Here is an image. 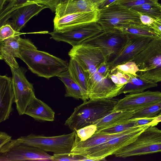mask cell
<instances>
[{
	"label": "cell",
	"mask_w": 161,
	"mask_h": 161,
	"mask_svg": "<svg viewBox=\"0 0 161 161\" xmlns=\"http://www.w3.org/2000/svg\"><path fill=\"white\" fill-rule=\"evenodd\" d=\"M20 58L38 76L49 79L68 69V63L47 52L39 51L29 39L20 37Z\"/></svg>",
	"instance_id": "1"
},
{
	"label": "cell",
	"mask_w": 161,
	"mask_h": 161,
	"mask_svg": "<svg viewBox=\"0 0 161 161\" xmlns=\"http://www.w3.org/2000/svg\"><path fill=\"white\" fill-rule=\"evenodd\" d=\"M117 100L113 99H90L76 106L65 121L64 125L72 131L94 124L113 112Z\"/></svg>",
	"instance_id": "2"
},
{
	"label": "cell",
	"mask_w": 161,
	"mask_h": 161,
	"mask_svg": "<svg viewBox=\"0 0 161 161\" xmlns=\"http://www.w3.org/2000/svg\"><path fill=\"white\" fill-rule=\"evenodd\" d=\"M138 67L141 78L161 82V36L153 38L132 60Z\"/></svg>",
	"instance_id": "3"
},
{
	"label": "cell",
	"mask_w": 161,
	"mask_h": 161,
	"mask_svg": "<svg viewBox=\"0 0 161 161\" xmlns=\"http://www.w3.org/2000/svg\"><path fill=\"white\" fill-rule=\"evenodd\" d=\"M161 152V130L151 125L134 137L131 142L116 152V157H127Z\"/></svg>",
	"instance_id": "4"
},
{
	"label": "cell",
	"mask_w": 161,
	"mask_h": 161,
	"mask_svg": "<svg viewBox=\"0 0 161 161\" xmlns=\"http://www.w3.org/2000/svg\"><path fill=\"white\" fill-rule=\"evenodd\" d=\"M140 13L121 4L113 3L99 9L97 23L104 31L119 29L126 26L142 24Z\"/></svg>",
	"instance_id": "5"
},
{
	"label": "cell",
	"mask_w": 161,
	"mask_h": 161,
	"mask_svg": "<svg viewBox=\"0 0 161 161\" xmlns=\"http://www.w3.org/2000/svg\"><path fill=\"white\" fill-rule=\"evenodd\" d=\"M153 125L151 123L136 126L122 135L114 137L95 147L81 151L75 155L87 158V161H99L114 155L118 150L130 143L133 138L148 127Z\"/></svg>",
	"instance_id": "6"
},
{
	"label": "cell",
	"mask_w": 161,
	"mask_h": 161,
	"mask_svg": "<svg viewBox=\"0 0 161 161\" xmlns=\"http://www.w3.org/2000/svg\"><path fill=\"white\" fill-rule=\"evenodd\" d=\"M76 132L61 135L46 136L32 133L17 139L19 142L39 148L45 152L54 153L70 152L74 142Z\"/></svg>",
	"instance_id": "7"
},
{
	"label": "cell",
	"mask_w": 161,
	"mask_h": 161,
	"mask_svg": "<svg viewBox=\"0 0 161 161\" xmlns=\"http://www.w3.org/2000/svg\"><path fill=\"white\" fill-rule=\"evenodd\" d=\"M130 36L118 29L103 31L81 44L99 47L106 61L116 56L125 47Z\"/></svg>",
	"instance_id": "8"
},
{
	"label": "cell",
	"mask_w": 161,
	"mask_h": 161,
	"mask_svg": "<svg viewBox=\"0 0 161 161\" xmlns=\"http://www.w3.org/2000/svg\"><path fill=\"white\" fill-rule=\"evenodd\" d=\"M52 156L39 148L12 140L0 147V161H50Z\"/></svg>",
	"instance_id": "9"
},
{
	"label": "cell",
	"mask_w": 161,
	"mask_h": 161,
	"mask_svg": "<svg viewBox=\"0 0 161 161\" xmlns=\"http://www.w3.org/2000/svg\"><path fill=\"white\" fill-rule=\"evenodd\" d=\"M14 95V102L19 115L25 114L27 107L36 97L32 84L27 79L25 69L10 68Z\"/></svg>",
	"instance_id": "10"
},
{
	"label": "cell",
	"mask_w": 161,
	"mask_h": 161,
	"mask_svg": "<svg viewBox=\"0 0 161 161\" xmlns=\"http://www.w3.org/2000/svg\"><path fill=\"white\" fill-rule=\"evenodd\" d=\"M68 55L77 62L90 77L97 71L98 67L106 61L99 47L84 44L72 47Z\"/></svg>",
	"instance_id": "11"
},
{
	"label": "cell",
	"mask_w": 161,
	"mask_h": 161,
	"mask_svg": "<svg viewBox=\"0 0 161 161\" xmlns=\"http://www.w3.org/2000/svg\"><path fill=\"white\" fill-rule=\"evenodd\" d=\"M103 31L101 26L95 22L74 28L53 30L49 34L54 40L66 42L74 47Z\"/></svg>",
	"instance_id": "12"
},
{
	"label": "cell",
	"mask_w": 161,
	"mask_h": 161,
	"mask_svg": "<svg viewBox=\"0 0 161 161\" xmlns=\"http://www.w3.org/2000/svg\"><path fill=\"white\" fill-rule=\"evenodd\" d=\"M161 100V92L147 91L130 93L117 100L113 112L125 110L136 111Z\"/></svg>",
	"instance_id": "13"
},
{
	"label": "cell",
	"mask_w": 161,
	"mask_h": 161,
	"mask_svg": "<svg viewBox=\"0 0 161 161\" xmlns=\"http://www.w3.org/2000/svg\"><path fill=\"white\" fill-rule=\"evenodd\" d=\"M123 86H116L108 77H103L97 71L90 77L89 98L112 99L119 95V92Z\"/></svg>",
	"instance_id": "14"
},
{
	"label": "cell",
	"mask_w": 161,
	"mask_h": 161,
	"mask_svg": "<svg viewBox=\"0 0 161 161\" xmlns=\"http://www.w3.org/2000/svg\"><path fill=\"white\" fill-rule=\"evenodd\" d=\"M153 38L130 36L119 53L108 61L112 69L117 65L132 61Z\"/></svg>",
	"instance_id": "15"
},
{
	"label": "cell",
	"mask_w": 161,
	"mask_h": 161,
	"mask_svg": "<svg viewBox=\"0 0 161 161\" xmlns=\"http://www.w3.org/2000/svg\"><path fill=\"white\" fill-rule=\"evenodd\" d=\"M98 14L99 9L69 14L58 19H54L53 30L74 28L97 22Z\"/></svg>",
	"instance_id": "16"
},
{
	"label": "cell",
	"mask_w": 161,
	"mask_h": 161,
	"mask_svg": "<svg viewBox=\"0 0 161 161\" xmlns=\"http://www.w3.org/2000/svg\"><path fill=\"white\" fill-rule=\"evenodd\" d=\"M14 95L12 78L6 75L0 76V122L8 119L13 111Z\"/></svg>",
	"instance_id": "17"
},
{
	"label": "cell",
	"mask_w": 161,
	"mask_h": 161,
	"mask_svg": "<svg viewBox=\"0 0 161 161\" xmlns=\"http://www.w3.org/2000/svg\"><path fill=\"white\" fill-rule=\"evenodd\" d=\"M47 7L43 4L32 3L21 6L14 11L10 18L11 20L8 23L14 30L19 33L26 23L33 16Z\"/></svg>",
	"instance_id": "18"
},
{
	"label": "cell",
	"mask_w": 161,
	"mask_h": 161,
	"mask_svg": "<svg viewBox=\"0 0 161 161\" xmlns=\"http://www.w3.org/2000/svg\"><path fill=\"white\" fill-rule=\"evenodd\" d=\"M20 33L14 36L0 42V59L3 60L10 68L19 67L15 58H20Z\"/></svg>",
	"instance_id": "19"
},
{
	"label": "cell",
	"mask_w": 161,
	"mask_h": 161,
	"mask_svg": "<svg viewBox=\"0 0 161 161\" xmlns=\"http://www.w3.org/2000/svg\"><path fill=\"white\" fill-rule=\"evenodd\" d=\"M133 128L118 133H108L102 132L95 133L91 137L85 141L80 140L76 134L70 152L76 154L81 151L97 146L114 137L126 133Z\"/></svg>",
	"instance_id": "20"
},
{
	"label": "cell",
	"mask_w": 161,
	"mask_h": 161,
	"mask_svg": "<svg viewBox=\"0 0 161 161\" xmlns=\"http://www.w3.org/2000/svg\"><path fill=\"white\" fill-rule=\"evenodd\" d=\"M37 3L46 6L51 11L55 12L59 0H10L0 12V27L8 22L12 13L18 8L26 5Z\"/></svg>",
	"instance_id": "21"
},
{
	"label": "cell",
	"mask_w": 161,
	"mask_h": 161,
	"mask_svg": "<svg viewBox=\"0 0 161 161\" xmlns=\"http://www.w3.org/2000/svg\"><path fill=\"white\" fill-rule=\"evenodd\" d=\"M98 10L90 0H77L58 4L55 12L54 19L78 13L92 11Z\"/></svg>",
	"instance_id": "22"
},
{
	"label": "cell",
	"mask_w": 161,
	"mask_h": 161,
	"mask_svg": "<svg viewBox=\"0 0 161 161\" xmlns=\"http://www.w3.org/2000/svg\"><path fill=\"white\" fill-rule=\"evenodd\" d=\"M55 112L47 104L36 97L28 105L25 114L40 121H53Z\"/></svg>",
	"instance_id": "23"
},
{
	"label": "cell",
	"mask_w": 161,
	"mask_h": 161,
	"mask_svg": "<svg viewBox=\"0 0 161 161\" xmlns=\"http://www.w3.org/2000/svg\"><path fill=\"white\" fill-rule=\"evenodd\" d=\"M135 111L125 110L113 112L97 121V130L98 132L105 129L123 123L132 118Z\"/></svg>",
	"instance_id": "24"
},
{
	"label": "cell",
	"mask_w": 161,
	"mask_h": 161,
	"mask_svg": "<svg viewBox=\"0 0 161 161\" xmlns=\"http://www.w3.org/2000/svg\"><path fill=\"white\" fill-rule=\"evenodd\" d=\"M68 70L72 79L81 88L88 100V92L90 80V75L83 70L74 59L71 58H70L68 63Z\"/></svg>",
	"instance_id": "25"
},
{
	"label": "cell",
	"mask_w": 161,
	"mask_h": 161,
	"mask_svg": "<svg viewBox=\"0 0 161 161\" xmlns=\"http://www.w3.org/2000/svg\"><path fill=\"white\" fill-rule=\"evenodd\" d=\"M130 76L128 82L120 90L119 95L123 93H135L141 92L147 89L157 87V83L140 78L138 76H135L128 74Z\"/></svg>",
	"instance_id": "26"
},
{
	"label": "cell",
	"mask_w": 161,
	"mask_h": 161,
	"mask_svg": "<svg viewBox=\"0 0 161 161\" xmlns=\"http://www.w3.org/2000/svg\"><path fill=\"white\" fill-rule=\"evenodd\" d=\"M57 77L65 86V97L81 99L83 102L88 100L82 90L71 77L68 69L61 73Z\"/></svg>",
	"instance_id": "27"
},
{
	"label": "cell",
	"mask_w": 161,
	"mask_h": 161,
	"mask_svg": "<svg viewBox=\"0 0 161 161\" xmlns=\"http://www.w3.org/2000/svg\"><path fill=\"white\" fill-rule=\"evenodd\" d=\"M118 30L132 37L154 38L159 36L151 27L142 24L130 25Z\"/></svg>",
	"instance_id": "28"
},
{
	"label": "cell",
	"mask_w": 161,
	"mask_h": 161,
	"mask_svg": "<svg viewBox=\"0 0 161 161\" xmlns=\"http://www.w3.org/2000/svg\"><path fill=\"white\" fill-rule=\"evenodd\" d=\"M131 8L140 14L149 15L156 20L161 16V4L158 2L145 3Z\"/></svg>",
	"instance_id": "29"
},
{
	"label": "cell",
	"mask_w": 161,
	"mask_h": 161,
	"mask_svg": "<svg viewBox=\"0 0 161 161\" xmlns=\"http://www.w3.org/2000/svg\"><path fill=\"white\" fill-rule=\"evenodd\" d=\"M161 112V100L135 111L132 118H154L159 115Z\"/></svg>",
	"instance_id": "30"
},
{
	"label": "cell",
	"mask_w": 161,
	"mask_h": 161,
	"mask_svg": "<svg viewBox=\"0 0 161 161\" xmlns=\"http://www.w3.org/2000/svg\"><path fill=\"white\" fill-rule=\"evenodd\" d=\"M136 118H131L123 123L115 126L105 129L99 132L108 133H114L122 132L132 128L139 126L137 125L136 123Z\"/></svg>",
	"instance_id": "31"
},
{
	"label": "cell",
	"mask_w": 161,
	"mask_h": 161,
	"mask_svg": "<svg viewBox=\"0 0 161 161\" xmlns=\"http://www.w3.org/2000/svg\"><path fill=\"white\" fill-rule=\"evenodd\" d=\"M118 70L126 74H131L138 76L137 74L139 71V69L135 62L130 61L123 64L117 65L111 70Z\"/></svg>",
	"instance_id": "32"
},
{
	"label": "cell",
	"mask_w": 161,
	"mask_h": 161,
	"mask_svg": "<svg viewBox=\"0 0 161 161\" xmlns=\"http://www.w3.org/2000/svg\"><path fill=\"white\" fill-rule=\"evenodd\" d=\"M85 157L75 155L71 152L53 153L52 156L51 161H87Z\"/></svg>",
	"instance_id": "33"
},
{
	"label": "cell",
	"mask_w": 161,
	"mask_h": 161,
	"mask_svg": "<svg viewBox=\"0 0 161 161\" xmlns=\"http://www.w3.org/2000/svg\"><path fill=\"white\" fill-rule=\"evenodd\" d=\"M108 77L116 86H121L128 82L130 76L128 74L116 70H111Z\"/></svg>",
	"instance_id": "34"
},
{
	"label": "cell",
	"mask_w": 161,
	"mask_h": 161,
	"mask_svg": "<svg viewBox=\"0 0 161 161\" xmlns=\"http://www.w3.org/2000/svg\"><path fill=\"white\" fill-rule=\"evenodd\" d=\"M96 130L97 125L94 124L84 127L75 131L80 140L85 141L93 135Z\"/></svg>",
	"instance_id": "35"
},
{
	"label": "cell",
	"mask_w": 161,
	"mask_h": 161,
	"mask_svg": "<svg viewBox=\"0 0 161 161\" xmlns=\"http://www.w3.org/2000/svg\"><path fill=\"white\" fill-rule=\"evenodd\" d=\"M18 33L14 30L10 24L7 22L0 27V42L14 36Z\"/></svg>",
	"instance_id": "36"
},
{
	"label": "cell",
	"mask_w": 161,
	"mask_h": 161,
	"mask_svg": "<svg viewBox=\"0 0 161 161\" xmlns=\"http://www.w3.org/2000/svg\"><path fill=\"white\" fill-rule=\"evenodd\" d=\"M159 0H116L113 3H119L128 8L132 7L147 3L158 2Z\"/></svg>",
	"instance_id": "37"
},
{
	"label": "cell",
	"mask_w": 161,
	"mask_h": 161,
	"mask_svg": "<svg viewBox=\"0 0 161 161\" xmlns=\"http://www.w3.org/2000/svg\"><path fill=\"white\" fill-rule=\"evenodd\" d=\"M112 69L109 62L105 61L102 63L97 68V71L103 77H108Z\"/></svg>",
	"instance_id": "38"
},
{
	"label": "cell",
	"mask_w": 161,
	"mask_h": 161,
	"mask_svg": "<svg viewBox=\"0 0 161 161\" xmlns=\"http://www.w3.org/2000/svg\"><path fill=\"white\" fill-rule=\"evenodd\" d=\"M140 18L142 25L151 27L156 19L152 17L144 14H140Z\"/></svg>",
	"instance_id": "39"
},
{
	"label": "cell",
	"mask_w": 161,
	"mask_h": 161,
	"mask_svg": "<svg viewBox=\"0 0 161 161\" xmlns=\"http://www.w3.org/2000/svg\"><path fill=\"white\" fill-rule=\"evenodd\" d=\"M11 136L4 132H0V147L10 141Z\"/></svg>",
	"instance_id": "40"
},
{
	"label": "cell",
	"mask_w": 161,
	"mask_h": 161,
	"mask_svg": "<svg viewBox=\"0 0 161 161\" xmlns=\"http://www.w3.org/2000/svg\"><path fill=\"white\" fill-rule=\"evenodd\" d=\"M154 118H136V123L138 125H142L150 124Z\"/></svg>",
	"instance_id": "41"
},
{
	"label": "cell",
	"mask_w": 161,
	"mask_h": 161,
	"mask_svg": "<svg viewBox=\"0 0 161 161\" xmlns=\"http://www.w3.org/2000/svg\"><path fill=\"white\" fill-rule=\"evenodd\" d=\"M150 27L159 36H161V24L159 23L156 20Z\"/></svg>",
	"instance_id": "42"
},
{
	"label": "cell",
	"mask_w": 161,
	"mask_h": 161,
	"mask_svg": "<svg viewBox=\"0 0 161 161\" xmlns=\"http://www.w3.org/2000/svg\"><path fill=\"white\" fill-rule=\"evenodd\" d=\"M116 0H106L101 4H100L97 7L98 9L107 7L113 3Z\"/></svg>",
	"instance_id": "43"
},
{
	"label": "cell",
	"mask_w": 161,
	"mask_h": 161,
	"mask_svg": "<svg viewBox=\"0 0 161 161\" xmlns=\"http://www.w3.org/2000/svg\"><path fill=\"white\" fill-rule=\"evenodd\" d=\"M160 122H161V114L155 117L151 123L156 126Z\"/></svg>",
	"instance_id": "44"
},
{
	"label": "cell",
	"mask_w": 161,
	"mask_h": 161,
	"mask_svg": "<svg viewBox=\"0 0 161 161\" xmlns=\"http://www.w3.org/2000/svg\"><path fill=\"white\" fill-rule=\"evenodd\" d=\"M92 2L95 4L96 6H98L106 0H90Z\"/></svg>",
	"instance_id": "45"
},
{
	"label": "cell",
	"mask_w": 161,
	"mask_h": 161,
	"mask_svg": "<svg viewBox=\"0 0 161 161\" xmlns=\"http://www.w3.org/2000/svg\"><path fill=\"white\" fill-rule=\"evenodd\" d=\"M10 0H0V12L3 9L5 3L7 1L8 2Z\"/></svg>",
	"instance_id": "46"
},
{
	"label": "cell",
	"mask_w": 161,
	"mask_h": 161,
	"mask_svg": "<svg viewBox=\"0 0 161 161\" xmlns=\"http://www.w3.org/2000/svg\"><path fill=\"white\" fill-rule=\"evenodd\" d=\"M70 0H59V4H62L67 2H70Z\"/></svg>",
	"instance_id": "47"
},
{
	"label": "cell",
	"mask_w": 161,
	"mask_h": 161,
	"mask_svg": "<svg viewBox=\"0 0 161 161\" xmlns=\"http://www.w3.org/2000/svg\"><path fill=\"white\" fill-rule=\"evenodd\" d=\"M159 23L161 24V16L160 17L156 20Z\"/></svg>",
	"instance_id": "48"
},
{
	"label": "cell",
	"mask_w": 161,
	"mask_h": 161,
	"mask_svg": "<svg viewBox=\"0 0 161 161\" xmlns=\"http://www.w3.org/2000/svg\"><path fill=\"white\" fill-rule=\"evenodd\" d=\"M75 0H71L70 1H75Z\"/></svg>",
	"instance_id": "49"
},
{
	"label": "cell",
	"mask_w": 161,
	"mask_h": 161,
	"mask_svg": "<svg viewBox=\"0 0 161 161\" xmlns=\"http://www.w3.org/2000/svg\"><path fill=\"white\" fill-rule=\"evenodd\" d=\"M161 114V113H160V114H159V115H160V114Z\"/></svg>",
	"instance_id": "50"
}]
</instances>
